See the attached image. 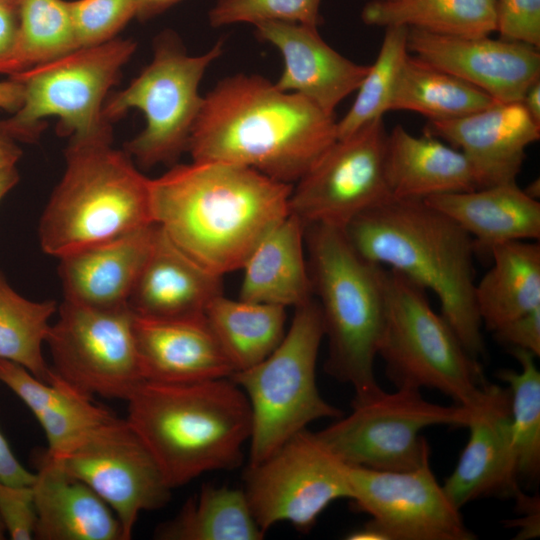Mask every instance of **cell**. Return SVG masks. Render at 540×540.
I'll use <instances>...</instances> for the list:
<instances>
[{
	"mask_svg": "<svg viewBox=\"0 0 540 540\" xmlns=\"http://www.w3.org/2000/svg\"><path fill=\"white\" fill-rule=\"evenodd\" d=\"M293 185L216 161L173 165L149 179L154 223L185 254L223 277L289 214Z\"/></svg>",
	"mask_w": 540,
	"mask_h": 540,
	"instance_id": "1",
	"label": "cell"
},
{
	"mask_svg": "<svg viewBox=\"0 0 540 540\" xmlns=\"http://www.w3.org/2000/svg\"><path fill=\"white\" fill-rule=\"evenodd\" d=\"M336 140L333 115L263 76L236 74L204 96L187 151L293 185Z\"/></svg>",
	"mask_w": 540,
	"mask_h": 540,
	"instance_id": "2",
	"label": "cell"
},
{
	"mask_svg": "<svg viewBox=\"0 0 540 540\" xmlns=\"http://www.w3.org/2000/svg\"><path fill=\"white\" fill-rule=\"evenodd\" d=\"M343 230L364 258L432 291L466 350L476 359L483 354L474 242L455 221L424 199L390 198Z\"/></svg>",
	"mask_w": 540,
	"mask_h": 540,
	"instance_id": "3",
	"label": "cell"
},
{
	"mask_svg": "<svg viewBox=\"0 0 540 540\" xmlns=\"http://www.w3.org/2000/svg\"><path fill=\"white\" fill-rule=\"evenodd\" d=\"M126 401L125 420L171 489L204 473L241 465L252 415L245 393L230 377L185 383L145 380Z\"/></svg>",
	"mask_w": 540,
	"mask_h": 540,
	"instance_id": "4",
	"label": "cell"
},
{
	"mask_svg": "<svg viewBox=\"0 0 540 540\" xmlns=\"http://www.w3.org/2000/svg\"><path fill=\"white\" fill-rule=\"evenodd\" d=\"M305 246L328 339L325 371L354 388L352 402L366 400L382 390L374 361L385 323L387 268L360 255L337 227L306 226Z\"/></svg>",
	"mask_w": 540,
	"mask_h": 540,
	"instance_id": "5",
	"label": "cell"
},
{
	"mask_svg": "<svg viewBox=\"0 0 540 540\" xmlns=\"http://www.w3.org/2000/svg\"><path fill=\"white\" fill-rule=\"evenodd\" d=\"M112 139L70 142L64 174L39 223L42 250L58 259L154 223L149 178Z\"/></svg>",
	"mask_w": 540,
	"mask_h": 540,
	"instance_id": "6",
	"label": "cell"
},
{
	"mask_svg": "<svg viewBox=\"0 0 540 540\" xmlns=\"http://www.w3.org/2000/svg\"><path fill=\"white\" fill-rule=\"evenodd\" d=\"M324 337L321 310L313 297L295 307L282 341L269 356L230 376L250 404L249 464L269 457L311 422L343 415L320 395L316 383Z\"/></svg>",
	"mask_w": 540,
	"mask_h": 540,
	"instance_id": "7",
	"label": "cell"
},
{
	"mask_svg": "<svg viewBox=\"0 0 540 540\" xmlns=\"http://www.w3.org/2000/svg\"><path fill=\"white\" fill-rule=\"evenodd\" d=\"M378 356L397 388H431L473 409L485 380L477 359L429 302L427 290L387 268L386 314Z\"/></svg>",
	"mask_w": 540,
	"mask_h": 540,
	"instance_id": "8",
	"label": "cell"
},
{
	"mask_svg": "<svg viewBox=\"0 0 540 540\" xmlns=\"http://www.w3.org/2000/svg\"><path fill=\"white\" fill-rule=\"evenodd\" d=\"M136 46L114 38L10 76L23 84L24 100L12 117L0 121V129L15 141L32 142L44 130L43 119L55 117L58 134L71 136L70 142L112 139L103 105Z\"/></svg>",
	"mask_w": 540,
	"mask_h": 540,
	"instance_id": "9",
	"label": "cell"
},
{
	"mask_svg": "<svg viewBox=\"0 0 540 540\" xmlns=\"http://www.w3.org/2000/svg\"><path fill=\"white\" fill-rule=\"evenodd\" d=\"M222 53L223 42L218 41L203 54L188 55L179 37L164 31L154 42L150 64L125 89L105 100L102 116L108 123L132 108L143 112L145 128L124 145L141 167L173 164L187 151L204 101L200 82Z\"/></svg>",
	"mask_w": 540,
	"mask_h": 540,
	"instance_id": "10",
	"label": "cell"
},
{
	"mask_svg": "<svg viewBox=\"0 0 540 540\" xmlns=\"http://www.w3.org/2000/svg\"><path fill=\"white\" fill-rule=\"evenodd\" d=\"M472 409L443 406L425 400L420 390H383L359 402L352 412L316 432L345 464L383 471H406L429 456V446L420 435L434 425L467 427Z\"/></svg>",
	"mask_w": 540,
	"mask_h": 540,
	"instance_id": "11",
	"label": "cell"
},
{
	"mask_svg": "<svg viewBox=\"0 0 540 540\" xmlns=\"http://www.w3.org/2000/svg\"><path fill=\"white\" fill-rule=\"evenodd\" d=\"M243 491L261 530L289 522L309 531L335 500L351 499L348 465L307 428L266 459L248 464Z\"/></svg>",
	"mask_w": 540,
	"mask_h": 540,
	"instance_id": "12",
	"label": "cell"
},
{
	"mask_svg": "<svg viewBox=\"0 0 540 540\" xmlns=\"http://www.w3.org/2000/svg\"><path fill=\"white\" fill-rule=\"evenodd\" d=\"M58 314L46 339L54 373L91 397L126 401L145 381L129 307L64 300Z\"/></svg>",
	"mask_w": 540,
	"mask_h": 540,
	"instance_id": "13",
	"label": "cell"
},
{
	"mask_svg": "<svg viewBox=\"0 0 540 540\" xmlns=\"http://www.w3.org/2000/svg\"><path fill=\"white\" fill-rule=\"evenodd\" d=\"M383 118L338 138L293 185L289 213L306 226L344 229L355 217L393 198L384 171Z\"/></svg>",
	"mask_w": 540,
	"mask_h": 540,
	"instance_id": "14",
	"label": "cell"
},
{
	"mask_svg": "<svg viewBox=\"0 0 540 540\" xmlns=\"http://www.w3.org/2000/svg\"><path fill=\"white\" fill-rule=\"evenodd\" d=\"M351 500L370 515L365 525L384 540H473L457 508L437 482L427 456L411 470L348 465Z\"/></svg>",
	"mask_w": 540,
	"mask_h": 540,
	"instance_id": "15",
	"label": "cell"
},
{
	"mask_svg": "<svg viewBox=\"0 0 540 540\" xmlns=\"http://www.w3.org/2000/svg\"><path fill=\"white\" fill-rule=\"evenodd\" d=\"M56 460L110 506L125 540L132 538L141 512L160 509L170 500L172 489L125 419L112 416L71 453Z\"/></svg>",
	"mask_w": 540,
	"mask_h": 540,
	"instance_id": "16",
	"label": "cell"
},
{
	"mask_svg": "<svg viewBox=\"0 0 540 540\" xmlns=\"http://www.w3.org/2000/svg\"><path fill=\"white\" fill-rule=\"evenodd\" d=\"M408 51L490 95L496 102H521L540 80L539 49L489 36L457 37L408 29Z\"/></svg>",
	"mask_w": 540,
	"mask_h": 540,
	"instance_id": "17",
	"label": "cell"
},
{
	"mask_svg": "<svg viewBox=\"0 0 540 540\" xmlns=\"http://www.w3.org/2000/svg\"><path fill=\"white\" fill-rule=\"evenodd\" d=\"M467 427L468 442L442 485L449 499L461 509L480 498L516 497L521 490L513 449L509 389L485 383Z\"/></svg>",
	"mask_w": 540,
	"mask_h": 540,
	"instance_id": "18",
	"label": "cell"
},
{
	"mask_svg": "<svg viewBox=\"0 0 540 540\" xmlns=\"http://www.w3.org/2000/svg\"><path fill=\"white\" fill-rule=\"evenodd\" d=\"M425 134L461 151L479 188H486L516 182L527 147L540 138V124L521 102H495L460 118L429 121Z\"/></svg>",
	"mask_w": 540,
	"mask_h": 540,
	"instance_id": "19",
	"label": "cell"
},
{
	"mask_svg": "<svg viewBox=\"0 0 540 540\" xmlns=\"http://www.w3.org/2000/svg\"><path fill=\"white\" fill-rule=\"evenodd\" d=\"M255 34L283 57L276 87L300 94L329 115L334 116L336 107L358 89L369 69L333 49L317 27L271 21L255 25Z\"/></svg>",
	"mask_w": 540,
	"mask_h": 540,
	"instance_id": "20",
	"label": "cell"
},
{
	"mask_svg": "<svg viewBox=\"0 0 540 540\" xmlns=\"http://www.w3.org/2000/svg\"><path fill=\"white\" fill-rule=\"evenodd\" d=\"M133 329L146 381L197 382L234 373L205 315L181 319L134 315Z\"/></svg>",
	"mask_w": 540,
	"mask_h": 540,
	"instance_id": "21",
	"label": "cell"
},
{
	"mask_svg": "<svg viewBox=\"0 0 540 540\" xmlns=\"http://www.w3.org/2000/svg\"><path fill=\"white\" fill-rule=\"evenodd\" d=\"M222 293V277L178 248L156 224L154 239L128 300L140 317L181 319L204 316Z\"/></svg>",
	"mask_w": 540,
	"mask_h": 540,
	"instance_id": "22",
	"label": "cell"
},
{
	"mask_svg": "<svg viewBox=\"0 0 540 540\" xmlns=\"http://www.w3.org/2000/svg\"><path fill=\"white\" fill-rule=\"evenodd\" d=\"M32 484L38 540H125L110 506L45 452Z\"/></svg>",
	"mask_w": 540,
	"mask_h": 540,
	"instance_id": "23",
	"label": "cell"
},
{
	"mask_svg": "<svg viewBox=\"0 0 540 540\" xmlns=\"http://www.w3.org/2000/svg\"><path fill=\"white\" fill-rule=\"evenodd\" d=\"M156 223L59 258L64 300L96 308L128 306Z\"/></svg>",
	"mask_w": 540,
	"mask_h": 540,
	"instance_id": "24",
	"label": "cell"
},
{
	"mask_svg": "<svg viewBox=\"0 0 540 540\" xmlns=\"http://www.w3.org/2000/svg\"><path fill=\"white\" fill-rule=\"evenodd\" d=\"M384 171L393 198L426 199L479 189L461 151L428 134L414 136L400 124L387 134Z\"/></svg>",
	"mask_w": 540,
	"mask_h": 540,
	"instance_id": "25",
	"label": "cell"
},
{
	"mask_svg": "<svg viewBox=\"0 0 540 540\" xmlns=\"http://www.w3.org/2000/svg\"><path fill=\"white\" fill-rule=\"evenodd\" d=\"M0 382L31 410L47 438L45 453L54 459L67 456L114 416L55 373L44 382L24 367L0 359Z\"/></svg>",
	"mask_w": 540,
	"mask_h": 540,
	"instance_id": "26",
	"label": "cell"
},
{
	"mask_svg": "<svg viewBox=\"0 0 540 540\" xmlns=\"http://www.w3.org/2000/svg\"><path fill=\"white\" fill-rule=\"evenodd\" d=\"M424 200L471 236L476 254L489 255L499 244L540 238V202L516 182Z\"/></svg>",
	"mask_w": 540,
	"mask_h": 540,
	"instance_id": "27",
	"label": "cell"
},
{
	"mask_svg": "<svg viewBox=\"0 0 540 540\" xmlns=\"http://www.w3.org/2000/svg\"><path fill=\"white\" fill-rule=\"evenodd\" d=\"M305 225L289 213L253 248L242 268L239 298L297 307L312 299L313 289L304 252Z\"/></svg>",
	"mask_w": 540,
	"mask_h": 540,
	"instance_id": "28",
	"label": "cell"
},
{
	"mask_svg": "<svg viewBox=\"0 0 540 540\" xmlns=\"http://www.w3.org/2000/svg\"><path fill=\"white\" fill-rule=\"evenodd\" d=\"M492 266L475 285L482 326L494 332L540 307V245L511 241L494 246Z\"/></svg>",
	"mask_w": 540,
	"mask_h": 540,
	"instance_id": "29",
	"label": "cell"
},
{
	"mask_svg": "<svg viewBox=\"0 0 540 540\" xmlns=\"http://www.w3.org/2000/svg\"><path fill=\"white\" fill-rule=\"evenodd\" d=\"M205 318L234 368V373L255 366L269 356L285 333L286 308L215 297Z\"/></svg>",
	"mask_w": 540,
	"mask_h": 540,
	"instance_id": "30",
	"label": "cell"
},
{
	"mask_svg": "<svg viewBox=\"0 0 540 540\" xmlns=\"http://www.w3.org/2000/svg\"><path fill=\"white\" fill-rule=\"evenodd\" d=\"M361 19L369 26H401L446 36L478 37L495 32L492 0H369Z\"/></svg>",
	"mask_w": 540,
	"mask_h": 540,
	"instance_id": "31",
	"label": "cell"
},
{
	"mask_svg": "<svg viewBox=\"0 0 540 540\" xmlns=\"http://www.w3.org/2000/svg\"><path fill=\"white\" fill-rule=\"evenodd\" d=\"M264 535L243 489L216 485H204L155 531L162 540H260Z\"/></svg>",
	"mask_w": 540,
	"mask_h": 540,
	"instance_id": "32",
	"label": "cell"
},
{
	"mask_svg": "<svg viewBox=\"0 0 540 540\" xmlns=\"http://www.w3.org/2000/svg\"><path fill=\"white\" fill-rule=\"evenodd\" d=\"M495 102L481 89L409 52L400 71L391 110L412 111L429 121H443L475 113Z\"/></svg>",
	"mask_w": 540,
	"mask_h": 540,
	"instance_id": "33",
	"label": "cell"
},
{
	"mask_svg": "<svg viewBox=\"0 0 540 540\" xmlns=\"http://www.w3.org/2000/svg\"><path fill=\"white\" fill-rule=\"evenodd\" d=\"M18 17L14 43L0 58V73L18 75L78 49L68 1L20 0Z\"/></svg>",
	"mask_w": 540,
	"mask_h": 540,
	"instance_id": "34",
	"label": "cell"
},
{
	"mask_svg": "<svg viewBox=\"0 0 540 540\" xmlns=\"http://www.w3.org/2000/svg\"><path fill=\"white\" fill-rule=\"evenodd\" d=\"M54 300L32 301L14 291L0 275V359L14 362L44 382L54 376L42 345L49 334Z\"/></svg>",
	"mask_w": 540,
	"mask_h": 540,
	"instance_id": "35",
	"label": "cell"
},
{
	"mask_svg": "<svg viewBox=\"0 0 540 540\" xmlns=\"http://www.w3.org/2000/svg\"><path fill=\"white\" fill-rule=\"evenodd\" d=\"M509 350L521 371L502 369L497 377L509 386L518 478L531 483L540 472V372L534 354L519 348Z\"/></svg>",
	"mask_w": 540,
	"mask_h": 540,
	"instance_id": "36",
	"label": "cell"
},
{
	"mask_svg": "<svg viewBox=\"0 0 540 540\" xmlns=\"http://www.w3.org/2000/svg\"><path fill=\"white\" fill-rule=\"evenodd\" d=\"M408 28H385V35L375 62L360 83L356 98L337 122V139L354 133L363 126L383 118L391 110L396 85L403 63L409 54Z\"/></svg>",
	"mask_w": 540,
	"mask_h": 540,
	"instance_id": "37",
	"label": "cell"
},
{
	"mask_svg": "<svg viewBox=\"0 0 540 540\" xmlns=\"http://www.w3.org/2000/svg\"><path fill=\"white\" fill-rule=\"evenodd\" d=\"M322 0H216L208 12L211 27L280 21L317 27Z\"/></svg>",
	"mask_w": 540,
	"mask_h": 540,
	"instance_id": "38",
	"label": "cell"
},
{
	"mask_svg": "<svg viewBox=\"0 0 540 540\" xmlns=\"http://www.w3.org/2000/svg\"><path fill=\"white\" fill-rule=\"evenodd\" d=\"M78 48L108 42L133 18L138 0H76L69 2Z\"/></svg>",
	"mask_w": 540,
	"mask_h": 540,
	"instance_id": "39",
	"label": "cell"
},
{
	"mask_svg": "<svg viewBox=\"0 0 540 540\" xmlns=\"http://www.w3.org/2000/svg\"><path fill=\"white\" fill-rule=\"evenodd\" d=\"M495 32L501 39L540 47V0H495Z\"/></svg>",
	"mask_w": 540,
	"mask_h": 540,
	"instance_id": "40",
	"label": "cell"
},
{
	"mask_svg": "<svg viewBox=\"0 0 540 540\" xmlns=\"http://www.w3.org/2000/svg\"><path fill=\"white\" fill-rule=\"evenodd\" d=\"M0 516L11 539H32L36 522L32 486L0 480Z\"/></svg>",
	"mask_w": 540,
	"mask_h": 540,
	"instance_id": "41",
	"label": "cell"
},
{
	"mask_svg": "<svg viewBox=\"0 0 540 540\" xmlns=\"http://www.w3.org/2000/svg\"><path fill=\"white\" fill-rule=\"evenodd\" d=\"M495 339L509 349H524L540 355V307L521 315L493 332Z\"/></svg>",
	"mask_w": 540,
	"mask_h": 540,
	"instance_id": "42",
	"label": "cell"
},
{
	"mask_svg": "<svg viewBox=\"0 0 540 540\" xmlns=\"http://www.w3.org/2000/svg\"><path fill=\"white\" fill-rule=\"evenodd\" d=\"M35 473L28 471L15 457L0 431V480L17 486H32Z\"/></svg>",
	"mask_w": 540,
	"mask_h": 540,
	"instance_id": "43",
	"label": "cell"
},
{
	"mask_svg": "<svg viewBox=\"0 0 540 540\" xmlns=\"http://www.w3.org/2000/svg\"><path fill=\"white\" fill-rule=\"evenodd\" d=\"M18 4L0 1V58L14 43L19 23Z\"/></svg>",
	"mask_w": 540,
	"mask_h": 540,
	"instance_id": "44",
	"label": "cell"
},
{
	"mask_svg": "<svg viewBox=\"0 0 540 540\" xmlns=\"http://www.w3.org/2000/svg\"><path fill=\"white\" fill-rule=\"evenodd\" d=\"M24 100V86L15 79L0 82V109L16 112Z\"/></svg>",
	"mask_w": 540,
	"mask_h": 540,
	"instance_id": "45",
	"label": "cell"
},
{
	"mask_svg": "<svg viewBox=\"0 0 540 540\" xmlns=\"http://www.w3.org/2000/svg\"><path fill=\"white\" fill-rule=\"evenodd\" d=\"M21 157L15 140L0 129V171L14 167Z\"/></svg>",
	"mask_w": 540,
	"mask_h": 540,
	"instance_id": "46",
	"label": "cell"
},
{
	"mask_svg": "<svg viewBox=\"0 0 540 540\" xmlns=\"http://www.w3.org/2000/svg\"><path fill=\"white\" fill-rule=\"evenodd\" d=\"M182 0H138L137 18L150 19L166 11Z\"/></svg>",
	"mask_w": 540,
	"mask_h": 540,
	"instance_id": "47",
	"label": "cell"
},
{
	"mask_svg": "<svg viewBox=\"0 0 540 540\" xmlns=\"http://www.w3.org/2000/svg\"><path fill=\"white\" fill-rule=\"evenodd\" d=\"M521 103L532 119L540 124V80L527 89Z\"/></svg>",
	"mask_w": 540,
	"mask_h": 540,
	"instance_id": "48",
	"label": "cell"
},
{
	"mask_svg": "<svg viewBox=\"0 0 540 540\" xmlns=\"http://www.w3.org/2000/svg\"><path fill=\"white\" fill-rule=\"evenodd\" d=\"M18 181L19 174L15 166L0 171V201Z\"/></svg>",
	"mask_w": 540,
	"mask_h": 540,
	"instance_id": "49",
	"label": "cell"
},
{
	"mask_svg": "<svg viewBox=\"0 0 540 540\" xmlns=\"http://www.w3.org/2000/svg\"><path fill=\"white\" fill-rule=\"evenodd\" d=\"M531 198L537 199L540 196L539 180L533 181L527 188L523 189Z\"/></svg>",
	"mask_w": 540,
	"mask_h": 540,
	"instance_id": "50",
	"label": "cell"
},
{
	"mask_svg": "<svg viewBox=\"0 0 540 540\" xmlns=\"http://www.w3.org/2000/svg\"><path fill=\"white\" fill-rule=\"evenodd\" d=\"M6 533L7 531H6L5 524L0 516V540L5 539Z\"/></svg>",
	"mask_w": 540,
	"mask_h": 540,
	"instance_id": "51",
	"label": "cell"
},
{
	"mask_svg": "<svg viewBox=\"0 0 540 540\" xmlns=\"http://www.w3.org/2000/svg\"><path fill=\"white\" fill-rule=\"evenodd\" d=\"M0 1L19 3L20 0H0Z\"/></svg>",
	"mask_w": 540,
	"mask_h": 540,
	"instance_id": "52",
	"label": "cell"
},
{
	"mask_svg": "<svg viewBox=\"0 0 540 540\" xmlns=\"http://www.w3.org/2000/svg\"><path fill=\"white\" fill-rule=\"evenodd\" d=\"M492 1H495V0H492Z\"/></svg>",
	"mask_w": 540,
	"mask_h": 540,
	"instance_id": "53",
	"label": "cell"
},
{
	"mask_svg": "<svg viewBox=\"0 0 540 540\" xmlns=\"http://www.w3.org/2000/svg\"><path fill=\"white\" fill-rule=\"evenodd\" d=\"M369 1V0H368Z\"/></svg>",
	"mask_w": 540,
	"mask_h": 540,
	"instance_id": "54",
	"label": "cell"
}]
</instances>
